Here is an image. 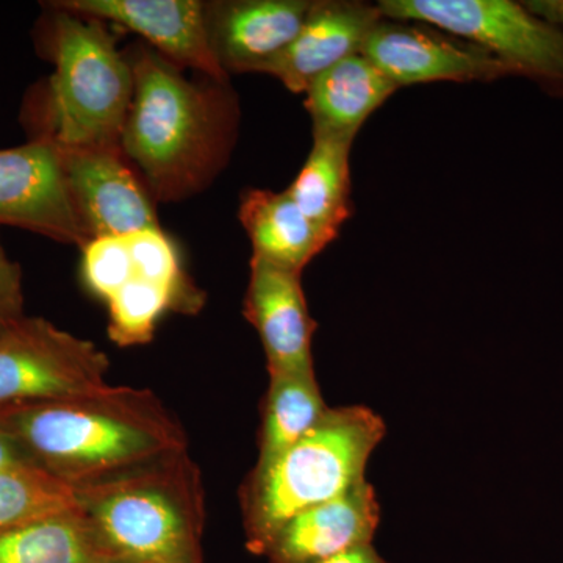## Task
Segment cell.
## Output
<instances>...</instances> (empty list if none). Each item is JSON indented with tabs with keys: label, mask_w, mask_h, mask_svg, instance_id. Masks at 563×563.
I'll use <instances>...</instances> for the list:
<instances>
[{
	"label": "cell",
	"mask_w": 563,
	"mask_h": 563,
	"mask_svg": "<svg viewBox=\"0 0 563 563\" xmlns=\"http://www.w3.org/2000/svg\"><path fill=\"white\" fill-rule=\"evenodd\" d=\"M133 96L121 151L152 199L179 202L213 184L236 143L239 101L229 80H191L147 44L129 49Z\"/></svg>",
	"instance_id": "cell-1"
},
{
	"label": "cell",
	"mask_w": 563,
	"mask_h": 563,
	"mask_svg": "<svg viewBox=\"0 0 563 563\" xmlns=\"http://www.w3.org/2000/svg\"><path fill=\"white\" fill-rule=\"evenodd\" d=\"M0 428L33 465L74 488L187 451L185 432L157 396L114 385L0 415Z\"/></svg>",
	"instance_id": "cell-2"
},
{
	"label": "cell",
	"mask_w": 563,
	"mask_h": 563,
	"mask_svg": "<svg viewBox=\"0 0 563 563\" xmlns=\"http://www.w3.org/2000/svg\"><path fill=\"white\" fill-rule=\"evenodd\" d=\"M107 554L135 563H202L201 473L184 453L76 487Z\"/></svg>",
	"instance_id": "cell-3"
},
{
	"label": "cell",
	"mask_w": 563,
	"mask_h": 563,
	"mask_svg": "<svg viewBox=\"0 0 563 563\" xmlns=\"http://www.w3.org/2000/svg\"><path fill=\"white\" fill-rule=\"evenodd\" d=\"M385 432L383 418L368 407H335L290 450L255 466L242 492L247 550L265 554L296 514L365 483L366 465Z\"/></svg>",
	"instance_id": "cell-4"
},
{
	"label": "cell",
	"mask_w": 563,
	"mask_h": 563,
	"mask_svg": "<svg viewBox=\"0 0 563 563\" xmlns=\"http://www.w3.org/2000/svg\"><path fill=\"white\" fill-rule=\"evenodd\" d=\"M49 10L55 69L36 109L35 136L62 147H121L133 96L131 63L106 22Z\"/></svg>",
	"instance_id": "cell-5"
},
{
	"label": "cell",
	"mask_w": 563,
	"mask_h": 563,
	"mask_svg": "<svg viewBox=\"0 0 563 563\" xmlns=\"http://www.w3.org/2000/svg\"><path fill=\"white\" fill-rule=\"evenodd\" d=\"M384 18L420 21L490 52L509 68L563 95V33L510 0H384Z\"/></svg>",
	"instance_id": "cell-6"
},
{
	"label": "cell",
	"mask_w": 563,
	"mask_h": 563,
	"mask_svg": "<svg viewBox=\"0 0 563 563\" xmlns=\"http://www.w3.org/2000/svg\"><path fill=\"white\" fill-rule=\"evenodd\" d=\"M109 368L90 340L24 314L0 332V415L106 390Z\"/></svg>",
	"instance_id": "cell-7"
},
{
	"label": "cell",
	"mask_w": 563,
	"mask_h": 563,
	"mask_svg": "<svg viewBox=\"0 0 563 563\" xmlns=\"http://www.w3.org/2000/svg\"><path fill=\"white\" fill-rule=\"evenodd\" d=\"M0 225L76 244L80 250L90 242L54 141L33 136L21 146L0 150Z\"/></svg>",
	"instance_id": "cell-8"
},
{
	"label": "cell",
	"mask_w": 563,
	"mask_h": 563,
	"mask_svg": "<svg viewBox=\"0 0 563 563\" xmlns=\"http://www.w3.org/2000/svg\"><path fill=\"white\" fill-rule=\"evenodd\" d=\"M66 181L91 240L161 228L154 199L121 147H62Z\"/></svg>",
	"instance_id": "cell-9"
},
{
	"label": "cell",
	"mask_w": 563,
	"mask_h": 563,
	"mask_svg": "<svg viewBox=\"0 0 563 563\" xmlns=\"http://www.w3.org/2000/svg\"><path fill=\"white\" fill-rule=\"evenodd\" d=\"M47 5L128 29L181 69L229 80L210 49L201 0H58Z\"/></svg>",
	"instance_id": "cell-10"
},
{
	"label": "cell",
	"mask_w": 563,
	"mask_h": 563,
	"mask_svg": "<svg viewBox=\"0 0 563 563\" xmlns=\"http://www.w3.org/2000/svg\"><path fill=\"white\" fill-rule=\"evenodd\" d=\"M310 0L206 2L210 49L225 74L266 73L301 32Z\"/></svg>",
	"instance_id": "cell-11"
},
{
	"label": "cell",
	"mask_w": 563,
	"mask_h": 563,
	"mask_svg": "<svg viewBox=\"0 0 563 563\" xmlns=\"http://www.w3.org/2000/svg\"><path fill=\"white\" fill-rule=\"evenodd\" d=\"M244 317L261 336L269 376L314 374V321L307 307L301 274L252 257Z\"/></svg>",
	"instance_id": "cell-12"
},
{
	"label": "cell",
	"mask_w": 563,
	"mask_h": 563,
	"mask_svg": "<svg viewBox=\"0 0 563 563\" xmlns=\"http://www.w3.org/2000/svg\"><path fill=\"white\" fill-rule=\"evenodd\" d=\"M384 20L369 33L361 54L398 88L442 80L492 81L510 74L483 47L459 46L439 33Z\"/></svg>",
	"instance_id": "cell-13"
},
{
	"label": "cell",
	"mask_w": 563,
	"mask_h": 563,
	"mask_svg": "<svg viewBox=\"0 0 563 563\" xmlns=\"http://www.w3.org/2000/svg\"><path fill=\"white\" fill-rule=\"evenodd\" d=\"M380 506L373 485L362 483L331 501L291 517L265 551L272 563H320L362 544H372Z\"/></svg>",
	"instance_id": "cell-14"
},
{
	"label": "cell",
	"mask_w": 563,
	"mask_h": 563,
	"mask_svg": "<svg viewBox=\"0 0 563 563\" xmlns=\"http://www.w3.org/2000/svg\"><path fill=\"white\" fill-rule=\"evenodd\" d=\"M383 20L377 5L342 0L313 2L301 32L265 74L279 79L291 92H306L322 73L361 54L369 33Z\"/></svg>",
	"instance_id": "cell-15"
},
{
	"label": "cell",
	"mask_w": 563,
	"mask_h": 563,
	"mask_svg": "<svg viewBox=\"0 0 563 563\" xmlns=\"http://www.w3.org/2000/svg\"><path fill=\"white\" fill-rule=\"evenodd\" d=\"M239 217L251 240L252 257L292 273L302 274L336 239L310 220L288 191L247 190Z\"/></svg>",
	"instance_id": "cell-16"
},
{
	"label": "cell",
	"mask_w": 563,
	"mask_h": 563,
	"mask_svg": "<svg viewBox=\"0 0 563 563\" xmlns=\"http://www.w3.org/2000/svg\"><path fill=\"white\" fill-rule=\"evenodd\" d=\"M396 90L398 87L365 55H352L310 84L306 109L314 129L355 136L369 114Z\"/></svg>",
	"instance_id": "cell-17"
},
{
	"label": "cell",
	"mask_w": 563,
	"mask_h": 563,
	"mask_svg": "<svg viewBox=\"0 0 563 563\" xmlns=\"http://www.w3.org/2000/svg\"><path fill=\"white\" fill-rule=\"evenodd\" d=\"M352 141V135L313 128L312 151L287 190L310 220L336 236L351 214Z\"/></svg>",
	"instance_id": "cell-18"
},
{
	"label": "cell",
	"mask_w": 563,
	"mask_h": 563,
	"mask_svg": "<svg viewBox=\"0 0 563 563\" xmlns=\"http://www.w3.org/2000/svg\"><path fill=\"white\" fill-rule=\"evenodd\" d=\"M102 554L80 506L0 532V563H90Z\"/></svg>",
	"instance_id": "cell-19"
},
{
	"label": "cell",
	"mask_w": 563,
	"mask_h": 563,
	"mask_svg": "<svg viewBox=\"0 0 563 563\" xmlns=\"http://www.w3.org/2000/svg\"><path fill=\"white\" fill-rule=\"evenodd\" d=\"M329 407L322 399L317 376L273 374L262 410L258 459L265 466L312 431Z\"/></svg>",
	"instance_id": "cell-20"
},
{
	"label": "cell",
	"mask_w": 563,
	"mask_h": 563,
	"mask_svg": "<svg viewBox=\"0 0 563 563\" xmlns=\"http://www.w3.org/2000/svg\"><path fill=\"white\" fill-rule=\"evenodd\" d=\"M77 506L76 488L38 466L0 470V532Z\"/></svg>",
	"instance_id": "cell-21"
},
{
	"label": "cell",
	"mask_w": 563,
	"mask_h": 563,
	"mask_svg": "<svg viewBox=\"0 0 563 563\" xmlns=\"http://www.w3.org/2000/svg\"><path fill=\"white\" fill-rule=\"evenodd\" d=\"M24 317V288L20 263L11 261L0 242V332Z\"/></svg>",
	"instance_id": "cell-22"
},
{
	"label": "cell",
	"mask_w": 563,
	"mask_h": 563,
	"mask_svg": "<svg viewBox=\"0 0 563 563\" xmlns=\"http://www.w3.org/2000/svg\"><path fill=\"white\" fill-rule=\"evenodd\" d=\"M33 465L27 455L21 450L20 444L0 428V470L14 468V466Z\"/></svg>",
	"instance_id": "cell-23"
},
{
	"label": "cell",
	"mask_w": 563,
	"mask_h": 563,
	"mask_svg": "<svg viewBox=\"0 0 563 563\" xmlns=\"http://www.w3.org/2000/svg\"><path fill=\"white\" fill-rule=\"evenodd\" d=\"M525 5L540 20L547 21L563 33V0H532Z\"/></svg>",
	"instance_id": "cell-24"
},
{
	"label": "cell",
	"mask_w": 563,
	"mask_h": 563,
	"mask_svg": "<svg viewBox=\"0 0 563 563\" xmlns=\"http://www.w3.org/2000/svg\"><path fill=\"white\" fill-rule=\"evenodd\" d=\"M320 563H387L383 555L374 550L372 544H362V547L352 548L342 554L333 555L328 561Z\"/></svg>",
	"instance_id": "cell-25"
},
{
	"label": "cell",
	"mask_w": 563,
	"mask_h": 563,
	"mask_svg": "<svg viewBox=\"0 0 563 563\" xmlns=\"http://www.w3.org/2000/svg\"><path fill=\"white\" fill-rule=\"evenodd\" d=\"M90 563H135L132 561H128V559L118 558V555L113 554H102L99 555L98 559H95V561Z\"/></svg>",
	"instance_id": "cell-26"
}]
</instances>
